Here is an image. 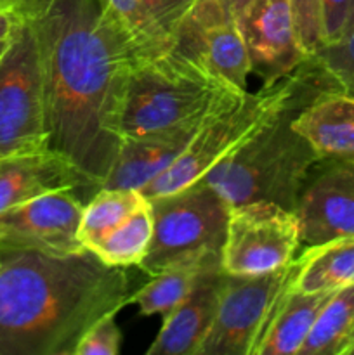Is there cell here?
I'll return each mask as SVG.
<instances>
[{
  "label": "cell",
  "mask_w": 354,
  "mask_h": 355,
  "mask_svg": "<svg viewBox=\"0 0 354 355\" xmlns=\"http://www.w3.org/2000/svg\"><path fill=\"white\" fill-rule=\"evenodd\" d=\"M323 90L335 89L318 71L255 135L205 173L201 182L217 191L231 208L269 201L294 211L309 173L321 159L292 121Z\"/></svg>",
  "instance_id": "cell-3"
},
{
  "label": "cell",
  "mask_w": 354,
  "mask_h": 355,
  "mask_svg": "<svg viewBox=\"0 0 354 355\" xmlns=\"http://www.w3.org/2000/svg\"><path fill=\"white\" fill-rule=\"evenodd\" d=\"M0 262H2V243H0Z\"/></svg>",
  "instance_id": "cell-33"
},
{
  "label": "cell",
  "mask_w": 354,
  "mask_h": 355,
  "mask_svg": "<svg viewBox=\"0 0 354 355\" xmlns=\"http://www.w3.org/2000/svg\"><path fill=\"white\" fill-rule=\"evenodd\" d=\"M153 236L139 267L156 276L193 257L221 255L231 207L205 182L153 198Z\"/></svg>",
  "instance_id": "cell-6"
},
{
  "label": "cell",
  "mask_w": 354,
  "mask_h": 355,
  "mask_svg": "<svg viewBox=\"0 0 354 355\" xmlns=\"http://www.w3.org/2000/svg\"><path fill=\"white\" fill-rule=\"evenodd\" d=\"M120 343L121 333L115 321V315H108L97 321L80 338L73 355H118Z\"/></svg>",
  "instance_id": "cell-27"
},
{
  "label": "cell",
  "mask_w": 354,
  "mask_h": 355,
  "mask_svg": "<svg viewBox=\"0 0 354 355\" xmlns=\"http://www.w3.org/2000/svg\"><path fill=\"white\" fill-rule=\"evenodd\" d=\"M316 73L318 69L307 58L290 76L271 85H262L255 94L248 92L236 104L208 118L183 155L165 172L142 187V196L148 200L165 196L203 179L205 173L245 144L278 111L283 110L314 78Z\"/></svg>",
  "instance_id": "cell-5"
},
{
  "label": "cell",
  "mask_w": 354,
  "mask_h": 355,
  "mask_svg": "<svg viewBox=\"0 0 354 355\" xmlns=\"http://www.w3.org/2000/svg\"><path fill=\"white\" fill-rule=\"evenodd\" d=\"M130 35L139 55H156L174 47V42L149 17L141 0H103Z\"/></svg>",
  "instance_id": "cell-25"
},
{
  "label": "cell",
  "mask_w": 354,
  "mask_h": 355,
  "mask_svg": "<svg viewBox=\"0 0 354 355\" xmlns=\"http://www.w3.org/2000/svg\"><path fill=\"white\" fill-rule=\"evenodd\" d=\"M297 272L295 259L283 269L260 276L226 277L221 300L198 355H252L280 295Z\"/></svg>",
  "instance_id": "cell-9"
},
{
  "label": "cell",
  "mask_w": 354,
  "mask_h": 355,
  "mask_svg": "<svg viewBox=\"0 0 354 355\" xmlns=\"http://www.w3.org/2000/svg\"><path fill=\"white\" fill-rule=\"evenodd\" d=\"M9 35H10V33H9ZM7 42H9V37H7V38H2V40H0V58H2L3 51H6V47H7Z\"/></svg>",
  "instance_id": "cell-32"
},
{
  "label": "cell",
  "mask_w": 354,
  "mask_h": 355,
  "mask_svg": "<svg viewBox=\"0 0 354 355\" xmlns=\"http://www.w3.org/2000/svg\"><path fill=\"white\" fill-rule=\"evenodd\" d=\"M10 14L24 17L37 40L49 149L97 191L120 151L137 49L103 0H30Z\"/></svg>",
  "instance_id": "cell-1"
},
{
  "label": "cell",
  "mask_w": 354,
  "mask_h": 355,
  "mask_svg": "<svg viewBox=\"0 0 354 355\" xmlns=\"http://www.w3.org/2000/svg\"><path fill=\"white\" fill-rule=\"evenodd\" d=\"M205 121L142 135V137L124 139L113 170L101 187L141 191L146 184L165 172L183 155Z\"/></svg>",
  "instance_id": "cell-17"
},
{
  "label": "cell",
  "mask_w": 354,
  "mask_h": 355,
  "mask_svg": "<svg viewBox=\"0 0 354 355\" xmlns=\"http://www.w3.org/2000/svg\"><path fill=\"white\" fill-rule=\"evenodd\" d=\"M75 191L62 189L0 214V243L6 248L76 253L85 250L78 239L82 201Z\"/></svg>",
  "instance_id": "cell-12"
},
{
  "label": "cell",
  "mask_w": 354,
  "mask_h": 355,
  "mask_svg": "<svg viewBox=\"0 0 354 355\" xmlns=\"http://www.w3.org/2000/svg\"><path fill=\"white\" fill-rule=\"evenodd\" d=\"M309 61L333 89L354 97V14L340 38L323 44Z\"/></svg>",
  "instance_id": "cell-24"
},
{
  "label": "cell",
  "mask_w": 354,
  "mask_h": 355,
  "mask_svg": "<svg viewBox=\"0 0 354 355\" xmlns=\"http://www.w3.org/2000/svg\"><path fill=\"white\" fill-rule=\"evenodd\" d=\"M245 42L250 71L271 85L297 71L309 58L301 47L290 0H231Z\"/></svg>",
  "instance_id": "cell-10"
},
{
  "label": "cell",
  "mask_w": 354,
  "mask_h": 355,
  "mask_svg": "<svg viewBox=\"0 0 354 355\" xmlns=\"http://www.w3.org/2000/svg\"><path fill=\"white\" fill-rule=\"evenodd\" d=\"M246 94L176 47L156 55H139L128 76L121 137L200 123Z\"/></svg>",
  "instance_id": "cell-4"
},
{
  "label": "cell",
  "mask_w": 354,
  "mask_h": 355,
  "mask_svg": "<svg viewBox=\"0 0 354 355\" xmlns=\"http://www.w3.org/2000/svg\"><path fill=\"white\" fill-rule=\"evenodd\" d=\"M347 355H354V345H353V349L349 350V354H347Z\"/></svg>",
  "instance_id": "cell-34"
},
{
  "label": "cell",
  "mask_w": 354,
  "mask_h": 355,
  "mask_svg": "<svg viewBox=\"0 0 354 355\" xmlns=\"http://www.w3.org/2000/svg\"><path fill=\"white\" fill-rule=\"evenodd\" d=\"M141 3L156 26L174 42V33L196 0H141Z\"/></svg>",
  "instance_id": "cell-28"
},
{
  "label": "cell",
  "mask_w": 354,
  "mask_h": 355,
  "mask_svg": "<svg viewBox=\"0 0 354 355\" xmlns=\"http://www.w3.org/2000/svg\"><path fill=\"white\" fill-rule=\"evenodd\" d=\"M45 149L49 137L37 40L30 23L14 16L0 58V159Z\"/></svg>",
  "instance_id": "cell-7"
},
{
  "label": "cell",
  "mask_w": 354,
  "mask_h": 355,
  "mask_svg": "<svg viewBox=\"0 0 354 355\" xmlns=\"http://www.w3.org/2000/svg\"><path fill=\"white\" fill-rule=\"evenodd\" d=\"M12 24H14L12 14L6 12V10H0V40L9 37L10 30H12Z\"/></svg>",
  "instance_id": "cell-30"
},
{
  "label": "cell",
  "mask_w": 354,
  "mask_h": 355,
  "mask_svg": "<svg viewBox=\"0 0 354 355\" xmlns=\"http://www.w3.org/2000/svg\"><path fill=\"white\" fill-rule=\"evenodd\" d=\"M335 291L302 293L292 284L280 295L252 355H298L319 312Z\"/></svg>",
  "instance_id": "cell-18"
},
{
  "label": "cell",
  "mask_w": 354,
  "mask_h": 355,
  "mask_svg": "<svg viewBox=\"0 0 354 355\" xmlns=\"http://www.w3.org/2000/svg\"><path fill=\"white\" fill-rule=\"evenodd\" d=\"M226 277L228 274L222 266L208 269L191 293L174 311L163 315L162 328L146 354L198 355L214 322Z\"/></svg>",
  "instance_id": "cell-14"
},
{
  "label": "cell",
  "mask_w": 354,
  "mask_h": 355,
  "mask_svg": "<svg viewBox=\"0 0 354 355\" xmlns=\"http://www.w3.org/2000/svg\"><path fill=\"white\" fill-rule=\"evenodd\" d=\"M30 0H0V10H6V12H14L16 9H19L21 6H24Z\"/></svg>",
  "instance_id": "cell-31"
},
{
  "label": "cell",
  "mask_w": 354,
  "mask_h": 355,
  "mask_svg": "<svg viewBox=\"0 0 354 355\" xmlns=\"http://www.w3.org/2000/svg\"><path fill=\"white\" fill-rule=\"evenodd\" d=\"M325 44L335 42L344 33L354 14V0H319Z\"/></svg>",
  "instance_id": "cell-29"
},
{
  "label": "cell",
  "mask_w": 354,
  "mask_h": 355,
  "mask_svg": "<svg viewBox=\"0 0 354 355\" xmlns=\"http://www.w3.org/2000/svg\"><path fill=\"white\" fill-rule=\"evenodd\" d=\"M294 128L321 162H354V97L323 90L294 118Z\"/></svg>",
  "instance_id": "cell-16"
},
{
  "label": "cell",
  "mask_w": 354,
  "mask_h": 355,
  "mask_svg": "<svg viewBox=\"0 0 354 355\" xmlns=\"http://www.w3.org/2000/svg\"><path fill=\"white\" fill-rule=\"evenodd\" d=\"M301 245L354 238V162H319L298 196Z\"/></svg>",
  "instance_id": "cell-13"
},
{
  "label": "cell",
  "mask_w": 354,
  "mask_h": 355,
  "mask_svg": "<svg viewBox=\"0 0 354 355\" xmlns=\"http://www.w3.org/2000/svg\"><path fill=\"white\" fill-rule=\"evenodd\" d=\"M229 2H231V0H228V3H229Z\"/></svg>",
  "instance_id": "cell-35"
},
{
  "label": "cell",
  "mask_w": 354,
  "mask_h": 355,
  "mask_svg": "<svg viewBox=\"0 0 354 355\" xmlns=\"http://www.w3.org/2000/svg\"><path fill=\"white\" fill-rule=\"evenodd\" d=\"M295 262L297 272L292 281V290L319 293L349 286L354 284V238L305 246Z\"/></svg>",
  "instance_id": "cell-19"
},
{
  "label": "cell",
  "mask_w": 354,
  "mask_h": 355,
  "mask_svg": "<svg viewBox=\"0 0 354 355\" xmlns=\"http://www.w3.org/2000/svg\"><path fill=\"white\" fill-rule=\"evenodd\" d=\"M301 246L295 211L269 201L231 208L222 246V269L229 276H260L283 269Z\"/></svg>",
  "instance_id": "cell-8"
},
{
  "label": "cell",
  "mask_w": 354,
  "mask_h": 355,
  "mask_svg": "<svg viewBox=\"0 0 354 355\" xmlns=\"http://www.w3.org/2000/svg\"><path fill=\"white\" fill-rule=\"evenodd\" d=\"M353 345L354 284H349L330 297L298 355H347Z\"/></svg>",
  "instance_id": "cell-21"
},
{
  "label": "cell",
  "mask_w": 354,
  "mask_h": 355,
  "mask_svg": "<svg viewBox=\"0 0 354 355\" xmlns=\"http://www.w3.org/2000/svg\"><path fill=\"white\" fill-rule=\"evenodd\" d=\"M96 187L58 153L45 151L0 159V214L54 191Z\"/></svg>",
  "instance_id": "cell-15"
},
{
  "label": "cell",
  "mask_w": 354,
  "mask_h": 355,
  "mask_svg": "<svg viewBox=\"0 0 354 355\" xmlns=\"http://www.w3.org/2000/svg\"><path fill=\"white\" fill-rule=\"evenodd\" d=\"M144 201L141 191L121 187H101L83 205L78 239L85 250H92L101 239L121 224Z\"/></svg>",
  "instance_id": "cell-23"
},
{
  "label": "cell",
  "mask_w": 354,
  "mask_h": 355,
  "mask_svg": "<svg viewBox=\"0 0 354 355\" xmlns=\"http://www.w3.org/2000/svg\"><path fill=\"white\" fill-rule=\"evenodd\" d=\"M222 266L221 255H203L183 260L162 270L148 284L130 295L128 304H137L142 315H167L177 307L208 269Z\"/></svg>",
  "instance_id": "cell-20"
},
{
  "label": "cell",
  "mask_w": 354,
  "mask_h": 355,
  "mask_svg": "<svg viewBox=\"0 0 354 355\" xmlns=\"http://www.w3.org/2000/svg\"><path fill=\"white\" fill-rule=\"evenodd\" d=\"M290 7L301 47L307 55L314 54L325 44L319 0H290Z\"/></svg>",
  "instance_id": "cell-26"
},
{
  "label": "cell",
  "mask_w": 354,
  "mask_h": 355,
  "mask_svg": "<svg viewBox=\"0 0 354 355\" xmlns=\"http://www.w3.org/2000/svg\"><path fill=\"white\" fill-rule=\"evenodd\" d=\"M151 236L153 208L151 201L144 198V201L118 227L104 236L90 252L108 266H139L148 252Z\"/></svg>",
  "instance_id": "cell-22"
},
{
  "label": "cell",
  "mask_w": 354,
  "mask_h": 355,
  "mask_svg": "<svg viewBox=\"0 0 354 355\" xmlns=\"http://www.w3.org/2000/svg\"><path fill=\"white\" fill-rule=\"evenodd\" d=\"M174 47L246 92L248 54L228 0H196L174 33Z\"/></svg>",
  "instance_id": "cell-11"
},
{
  "label": "cell",
  "mask_w": 354,
  "mask_h": 355,
  "mask_svg": "<svg viewBox=\"0 0 354 355\" xmlns=\"http://www.w3.org/2000/svg\"><path fill=\"white\" fill-rule=\"evenodd\" d=\"M125 267L90 250L6 248L0 262V355H73L101 319L128 304Z\"/></svg>",
  "instance_id": "cell-2"
}]
</instances>
